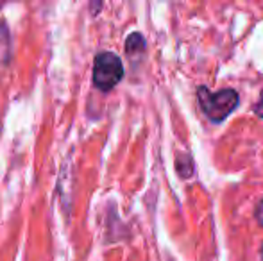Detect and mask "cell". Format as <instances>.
Returning <instances> with one entry per match:
<instances>
[{
	"mask_svg": "<svg viewBox=\"0 0 263 261\" xmlns=\"http://www.w3.org/2000/svg\"><path fill=\"white\" fill-rule=\"evenodd\" d=\"M197 98L204 115L215 124L224 122L240 104L238 91L233 90V88H224V90L217 91V93H211L206 86H199Z\"/></svg>",
	"mask_w": 263,
	"mask_h": 261,
	"instance_id": "obj_1",
	"label": "cell"
},
{
	"mask_svg": "<svg viewBox=\"0 0 263 261\" xmlns=\"http://www.w3.org/2000/svg\"><path fill=\"white\" fill-rule=\"evenodd\" d=\"M124 79V63L115 52H99L93 59L91 83L97 90L111 91Z\"/></svg>",
	"mask_w": 263,
	"mask_h": 261,
	"instance_id": "obj_2",
	"label": "cell"
},
{
	"mask_svg": "<svg viewBox=\"0 0 263 261\" xmlns=\"http://www.w3.org/2000/svg\"><path fill=\"white\" fill-rule=\"evenodd\" d=\"M254 216H256V222L263 227V198H261L260 202H258L256 211H254Z\"/></svg>",
	"mask_w": 263,
	"mask_h": 261,
	"instance_id": "obj_5",
	"label": "cell"
},
{
	"mask_svg": "<svg viewBox=\"0 0 263 261\" xmlns=\"http://www.w3.org/2000/svg\"><path fill=\"white\" fill-rule=\"evenodd\" d=\"M145 52V38L140 32H131L125 39V54L131 59H136Z\"/></svg>",
	"mask_w": 263,
	"mask_h": 261,
	"instance_id": "obj_3",
	"label": "cell"
},
{
	"mask_svg": "<svg viewBox=\"0 0 263 261\" xmlns=\"http://www.w3.org/2000/svg\"><path fill=\"white\" fill-rule=\"evenodd\" d=\"M254 113H256L260 118H263V90H261V93H260V98H258V102L254 104Z\"/></svg>",
	"mask_w": 263,
	"mask_h": 261,
	"instance_id": "obj_6",
	"label": "cell"
},
{
	"mask_svg": "<svg viewBox=\"0 0 263 261\" xmlns=\"http://www.w3.org/2000/svg\"><path fill=\"white\" fill-rule=\"evenodd\" d=\"M176 168L183 179L192 177V175H194V159H192V156L181 154V156L176 159Z\"/></svg>",
	"mask_w": 263,
	"mask_h": 261,
	"instance_id": "obj_4",
	"label": "cell"
},
{
	"mask_svg": "<svg viewBox=\"0 0 263 261\" xmlns=\"http://www.w3.org/2000/svg\"><path fill=\"white\" fill-rule=\"evenodd\" d=\"M260 258H261V261H263V244H261V249H260Z\"/></svg>",
	"mask_w": 263,
	"mask_h": 261,
	"instance_id": "obj_7",
	"label": "cell"
}]
</instances>
